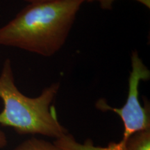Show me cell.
I'll return each instance as SVG.
<instances>
[{"instance_id": "cell-1", "label": "cell", "mask_w": 150, "mask_h": 150, "mask_svg": "<svg viewBox=\"0 0 150 150\" xmlns=\"http://www.w3.org/2000/svg\"><path fill=\"white\" fill-rule=\"evenodd\" d=\"M83 3L54 0L29 4L0 28V45L52 56L65 45Z\"/></svg>"}, {"instance_id": "cell-2", "label": "cell", "mask_w": 150, "mask_h": 150, "mask_svg": "<svg viewBox=\"0 0 150 150\" xmlns=\"http://www.w3.org/2000/svg\"><path fill=\"white\" fill-rule=\"evenodd\" d=\"M59 89L60 83L55 82L45 88L39 96H26L15 83L11 60L6 59L0 74V99L4 104L0 125L21 135L39 134L57 139L67 134L52 105Z\"/></svg>"}, {"instance_id": "cell-3", "label": "cell", "mask_w": 150, "mask_h": 150, "mask_svg": "<svg viewBox=\"0 0 150 150\" xmlns=\"http://www.w3.org/2000/svg\"><path fill=\"white\" fill-rule=\"evenodd\" d=\"M131 70L129 77L128 95L121 108L112 107L105 99H99L95 104L98 110L115 112L121 118L124 125L123 137H130L138 131L150 129V104L144 97V106L139 99V86L141 81L150 79V71L144 64L137 50L131 56Z\"/></svg>"}, {"instance_id": "cell-4", "label": "cell", "mask_w": 150, "mask_h": 150, "mask_svg": "<svg viewBox=\"0 0 150 150\" xmlns=\"http://www.w3.org/2000/svg\"><path fill=\"white\" fill-rule=\"evenodd\" d=\"M125 150H150V129L131 135L127 140Z\"/></svg>"}, {"instance_id": "cell-5", "label": "cell", "mask_w": 150, "mask_h": 150, "mask_svg": "<svg viewBox=\"0 0 150 150\" xmlns=\"http://www.w3.org/2000/svg\"><path fill=\"white\" fill-rule=\"evenodd\" d=\"M14 150H61L53 142L34 137L22 142Z\"/></svg>"}, {"instance_id": "cell-6", "label": "cell", "mask_w": 150, "mask_h": 150, "mask_svg": "<svg viewBox=\"0 0 150 150\" xmlns=\"http://www.w3.org/2000/svg\"><path fill=\"white\" fill-rule=\"evenodd\" d=\"M129 138H124L119 142H112L105 147H95L93 145L91 140H87L85 143L80 144L76 142L73 144L70 150H125L126 149L127 142Z\"/></svg>"}, {"instance_id": "cell-7", "label": "cell", "mask_w": 150, "mask_h": 150, "mask_svg": "<svg viewBox=\"0 0 150 150\" xmlns=\"http://www.w3.org/2000/svg\"><path fill=\"white\" fill-rule=\"evenodd\" d=\"M98 1L101 8L103 10H110L112 8V4L116 0H96ZM143 4L147 8H150V0H135Z\"/></svg>"}, {"instance_id": "cell-8", "label": "cell", "mask_w": 150, "mask_h": 150, "mask_svg": "<svg viewBox=\"0 0 150 150\" xmlns=\"http://www.w3.org/2000/svg\"><path fill=\"white\" fill-rule=\"evenodd\" d=\"M7 144H8V141H7L6 136L2 131L0 130V148L6 147Z\"/></svg>"}, {"instance_id": "cell-9", "label": "cell", "mask_w": 150, "mask_h": 150, "mask_svg": "<svg viewBox=\"0 0 150 150\" xmlns=\"http://www.w3.org/2000/svg\"><path fill=\"white\" fill-rule=\"evenodd\" d=\"M26 2L31 4V3H38V2H43V1H54V0H24ZM77 1H82L83 2L85 1H95V0H77Z\"/></svg>"}]
</instances>
